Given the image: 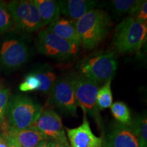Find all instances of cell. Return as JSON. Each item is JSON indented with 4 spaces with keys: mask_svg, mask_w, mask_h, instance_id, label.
<instances>
[{
    "mask_svg": "<svg viewBox=\"0 0 147 147\" xmlns=\"http://www.w3.org/2000/svg\"><path fill=\"white\" fill-rule=\"evenodd\" d=\"M0 147H8V138L5 133L0 134Z\"/></svg>",
    "mask_w": 147,
    "mask_h": 147,
    "instance_id": "484cf974",
    "label": "cell"
},
{
    "mask_svg": "<svg viewBox=\"0 0 147 147\" xmlns=\"http://www.w3.org/2000/svg\"><path fill=\"white\" fill-rule=\"evenodd\" d=\"M47 29L66 41L80 46L76 22L67 18H59L57 21L48 25Z\"/></svg>",
    "mask_w": 147,
    "mask_h": 147,
    "instance_id": "5bb4252c",
    "label": "cell"
},
{
    "mask_svg": "<svg viewBox=\"0 0 147 147\" xmlns=\"http://www.w3.org/2000/svg\"><path fill=\"white\" fill-rule=\"evenodd\" d=\"M6 135H7V138H8V147H21L20 146V144L16 142L15 140L12 138V137H10V136H8L7 134Z\"/></svg>",
    "mask_w": 147,
    "mask_h": 147,
    "instance_id": "4316f807",
    "label": "cell"
},
{
    "mask_svg": "<svg viewBox=\"0 0 147 147\" xmlns=\"http://www.w3.org/2000/svg\"><path fill=\"white\" fill-rule=\"evenodd\" d=\"M51 105L67 115L77 117V103L74 84V74H68L57 78L49 93Z\"/></svg>",
    "mask_w": 147,
    "mask_h": 147,
    "instance_id": "9c48e42d",
    "label": "cell"
},
{
    "mask_svg": "<svg viewBox=\"0 0 147 147\" xmlns=\"http://www.w3.org/2000/svg\"><path fill=\"white\" fill-rule=\"evenodd\" d=\"M80 46L66 41L47 29L38 33L36 48L40 54L53 59L65 61L78 54Z\"/></svg>",
    "mask_w": 147,
    "mask_h": 147,
    "instance_id": "8992f818",
    "label": "cell"
},
{
    "mask_svg": "<svg viewBox=\"0 0 147 147\" xmlns=\"http://www.w3.org/2000/svg\"><path fill=\"white\" fill-rule=\"evenodd\" d=\"M108 147H140L128 125L116 123L108 134Z\"/></svg>",
    "mask_w": 147,
    "mask_h": 147,
    "instance_id": "4fadbf2b",
    "label": "cell"
},
{
    "mask_svg": "<svg viewBox=\"0 0 147 147\" xmlns=\"http://www.w3.org/2000/svg\"><path fill=\"white\" fill-rule=\"evenodd\" d=\"M40 80L32 71L25 76L23 82L19 85V89L23 92L39 91L40 88Z\"/></svg>",
    "mask_w": 147,
    "mask_h": 147,
    "instance_id": "603a6c76",
    "label": "cell"
},
{
    "mask_svg": "<svg viewBox=\"0 0 147 147\" xmlns=\"http://www.w3.org/2000/svg\"><path fill=\"white\" fill-rule=\"evenodd\" d=\"M30 127L36 129L50 140L58 141L69 147L61 118L54 110H42L40 117Z\"/></svg>",
    "mask_w": 147,
    "mask_h": 147,
    "instance_id": "30bf717a",
    "label": "cell"
},
{
    "mask_svg": "<svg viewBox=\"0 0 147 147\" xmlns=\"http://www.w3.org/2000/svg\"><path fill=\"white\" fill-rule=\"evenodd\" d=\"M10 96V89L5 88L0 89V124L2 123L5 118V113Z\"/></svg>",
    "mask_w": 147,
    "mask_h": 147,
    "instance_id": "cb8c5ba5",
    "label": "cell"
},
{
    "mask_svg": "<svg viewBox=\"0 0 147 147\" xmlns=\"http://www.w3.org/2000/svg\"><path fill=\"white\" fill-rule=\"evenodd\" d=\"M57 1L61 14L74 22L94 9L97 3L95 0H61Z\"/></svg>",
    "mask_w": 147,
    "mask_h": 147,
    "instance_id": "7c38bea8",
    "label": "cell"
},
{
    "mask_svg": "<svg viewBox=\"0 0 147 147\" xmlns=\"http://www.w3.org/2000/svg\"><path fill=\"white\" fill-rule=\"evenodd\" d=\"M42 110L39 103L27 95H10L5 113L8 129L30 127L40 117Z\"/></svg>",
    "mask_w": 147,
    "mask_h": 147,
    "instance_id": "3957f363",
    "label": "cell"
},
{
    "mask_svg": "<svg viewBox=\"0 0 147 147\" xmlns=\"http://www.w3.org/2000/svg\"><path fill=\"white\" fill-rule=\"evenodd\" d=\"M110 109L112 115L117 123L128 126L131 124L132 121L131 113L126 104L123 102H116L113 103Z\"/></svg>",
    "mask_w": 147,
    "mask_h": 147,
    "instance_id": "44dd1931",
    "label": "cell"
},
{
    "mask_svg": "<svg viewBox=\"0 0 147 147\" xmlns=\"http://www.w3.org/2000/svg\"><path fill=\"white\" fill-rule=\"evenodd\" d=\"M109 14L102 9H93L76 22L80 46L88 51L100 45L112 26Z\"/></svg>",
    "mask_w": 147,
    "mask_h": 147,
    "instance_id": "6da1fadb",
    "label": "cell"
},
{
    "mask_svg": "<svg viewBox=\"0 0 147 147\" xmlns=\"http://www.w3.org/2000/svg\"><path fill=\"white\" fill-rule=\"evenodd\" d=\"M7 5L18 31L32 33L44 27L34 0H14Z\"/></svg>",
    "mask_w": 147,
    "mask_h": 147,
    "instance_id": "52a82bcc",
    "label": "cell"
},
{
    "mask_svg": "<svg viewBox=\"0 0 147 147\" xmlns=\"http://www.w3.org/2000/svg\"><path fill=\"white\" fill-rule=\"evenodd\" d=\"M140 147H147V119L146 113L139 115L129 125Z\"/></svg>",
    "mask_w": 147,
    "mask_h": 147,
    "instance_id": "ac0fdd59",
    "label": "cell"
},
{
    "mask_svg": "<svg viewBox=\"0 0 147 147\" xmlns=\"http://www.w3.org/2000/svg\"><path fill=\"white\" fill-rule=\"evenodd\" d=\"M50 147H67V146H65L63 144H62V143L60 142H58V141L51 140Z\"/></svg>",
    "mask_w": 147,
    "mask_h": 147,
    "instance_id": "f1b7e54d",
    "label": "cell"
},
{
    "mask_svg": "<svg viewBox=\"0 0 147 147\" xmlns=\"http://www.w3.org/2000/svg\"><path fill=\"white\" fill-rule=\"evenodd\" d=\"M44 27L60 18V8L58 1L55 0H34Z\"/></svg>",
    "mask_w": 147,
    "mask_h": 147,
    "instance_id": "2e32d148",
    "label": "cell"
},
{
    "mask_svg": "<svg viewBox=\"0 0 147 147\" xmlns=\"http://www.w3.org/2000/svg\"><path fill=\"white\" fill-rule=\"evenodd\" d=\"M2 88H3V84H2V82H1V80H0V89H2Z\"/></svg>",
    "mask_w": 147,
    "mask_h": 147,
    "instance_id": "f546056e",
    "label": "cell"
},
{
    "mask_svg": "<svg viewBox=\"0 0 147 147\" xmlns=\"http://www.w3.org/2000/svg\"><path fill=\"white\" fill-rule=\"evenodd\" d=\"M13 26L14 23L8 5L3 1H0V34L8 32Z\"/></svg>",
    "mask_w": 147,
    "mask_h": 147,
    "instance_id": "7402d4cb",
    "label": "cell"
},
{
    "mask_svg": "<svg viewBox=\"0 0 147 147\" xmlns=\"http://www.w3.org/2000/svg\"><path fill=\"white\" fill-rule=\"evenodd\" d=\"M51 142V140H46L42 141L40 144H38L36 147H50Z\"/></svg>",
    "mask_w": 147,
    "mask_h": 147,
    "instance_id": "83f0119b",
    "label": "cell"
},
{
    "mask_svg": "<svg viewBox=\"0 0 147 147\" xmlns=\"http://www.w3.org/2000/svg\"><path fill=\"white\" fill-rule=\"evenodd\" d=\"M141 2V0H112L109 2V5L113 13L116 15L129 14L131 16Z\"/></svg>",
    "mask_w": 147,
    "mask_h": 147,
    "instance_id": "d6986e66",
    "label": "cell"
},
{
    "mask_svg": "<svg viewBox=\"0 0 147 147\" xmlns=\"http://www.w3.org/2000/svg\"><path fill=\"white\" fill-rule=\"evenodd\" d=\"M32 72L36 75L41 84L39 91L45 94L50 93L58 78L53 67L48 64H45L37 67Z\"/></svg>",
    "mask_w": 147,
    "mask_h": 147,
    "instance_id": "e0dca14e",
    "label": "cell"
},
{
    "mask_svg": "<svg viewBox=\"0 0 147 147\" xmlns=\"http://www.w3.org/2000/svg\"><path fill=\"white\" fill-rule=\"evenodd\" d=\"M147 24L128 16L118 24L113 38V47L119 54L138 52L146 43Z\"/></svg>",
    "mask_w": 147,
    "mask_h": 147,
    "instance_id": "7a4b0ae2",
    "label": "cell"
},
{
    "mask_svg": "<svg viewBox=\"0 0 147 147\" xmlns=\"http://www.w3.org/2000/svg\"><path fill=\"white\" fill-rule=\"evenodd\" d=\"M31 53L29 46L23 39L5 37L0 41V71L18 70L27 63Z\"/></svg>",
    "mask_w": 147,
    "mask_h": 147,
    "instance_id": "5b68a950",
    "label": "cell"
},
{
    "mask_svg": "<svg viewBox=\"0 0 147 147\" xmlns=\"http://www.w3.org/2000/svg\"><path fill=\"white\" fill-rule=\"evenodd\" d=\"M117 59L114 51H102L93 53L79 62V74L100 84L113 78L117 69Z\"/></svg>",
    "mask_w": 147,
    "mask_h": 147,
    "instance_id": "277c9868",
    "label": "cell"
},
{
    "mask_svg": "<svg viewBox=\"0 0 147 147\" xmlns=\"http://www.w3.org/2000/svg\"><path fill=\"white\" fill-rule=\"evenodd\" d=\"M130 17L135 18L138 21L141 23L147 24V1H142L140 4L138 8L136 10L135 12L129 16Z\"/></svg>",
    "mask_w": 147,
    "mask_h": 147,
    "instance_id": "d4e9b609",
    "label": "cell"
},
{
    "mask_svg": "<svg viewBox=\"0 0 147 147\" xmlns=\"http://www.w3.org/2000/svg\"><path fill=\"white\" fill-rule=\"evenodd\" d=\"M66 130L69 147H102L104 144L102 138L93 133L85 115L80 126Z\"/></svg>",
    "mask_w": 147,
    "mask_h": 147,
    "instance_id": "8fae6325",
    "label": "cell"
},
{
    "mask_svg": "<svg viewBox=\"0 0 147 147\" xmlns=\"http://www.w3.org/2000/svg\"><path fill=\"white\" fill-rule=\"evenodd\" d=\"M74 84L78 106L82 110L84 115L88 114L97 121L99 125L102 126V121L97 104L100 84L79 74H74Z\"/></svg>",
    "mask_w": 147,
    "mask_h": 147,
    "instance_id": "ba28073f",
    "label": "cell"
},
{
    "mask_svg": "<svg viewBox=\"0 0 147 147\" xmlns=\"http://www.w3.org/2000/svg\"><path fill=\"white\" fill-rule=\"evenodd\" d=\"M5 133L15 140L21 147H36L42 141L49 140L43 134L34 127L23 129H8Z\"/></svg>",
    "mask_w": 147,
    "mask_h": 147,
    "instance_id": "9a60e30c",
    "label": "cell"
},
{
    "mask_svg": "<svg viewBox=\"0 0 147 147\" xmlns=\"http://www.w3.org/2000/svg\"><path fill=\"white\" fill-rule=\"evenodd\" d=\"M112 80L113 78H110L102 87L99 88L97 91V104L100 111L110 108L113 104V96L111 90Z\"/></svg>",
    "mask_w": 147,
    "mask_h": 147,
    "instance_id": "ffe728a7",
    "label": "cell"
}]
</instances>
